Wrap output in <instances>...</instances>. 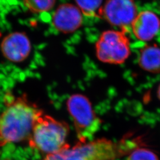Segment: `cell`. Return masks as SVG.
<instances>
[{
	"label": "cell",
	"instance_id": "obj_1",
	"mask_svg": "<svg viewBox=\"0 0 160 160\" xmlns=\"http://www.w3.org/2000/svg\"><path fill=\"white\" fill-rule=\"evenodd\" d=\"M10 97L0 114V147L28 141L36 120L43 112L24 94Z\"/></svg>",
	"mask_w": 160,
	"mask_h": 160
},
{
	"label": "cell",
	"instance_id": "obj_2",
	"mask_svg": "<svg viewBox=\"0 0 160 160\" xmlns=\"http://www.w3.org/2000/svg\"><path fill=\"white\" fill-rule=\"evenodd\" d=\"M136 145L131 141L113 142L105 138L65 147L57 152L46 155L42 160H114L128 155Z\"/></svg>",
	"mask_w": 160,
	"mask_h": 160
},
{
	"label": "cell",
	"instance_id": "obj_3",
	"mask_svg": "<svg viewBox=\"0 0 160 160\" xmlns=\"http://www.w3.org/2000/svg\"><path fill=\"white\" fill-rule=\"evenodd\" d=\"M69 131L67 123L43 112L34 123L29 145L46 155L57 152L68 145L67 139Z\"/></svg>",
	"mask_w": 160,
	"mask_h": 160
},
{
	"label": "cell",
	"instance_id": "obj_4",
	"mask_svg": "<svg viewBox=\"0 0 160 160\" xmlns=\"http://www.w3.org/2000/svg\"><path fill=\"white\" fill-rule=\"evenodd\" d=\"M67 107L80 142L89 141L100 130L102 123L90 100L82 94H74L68 98Z\"/></svg>",
	"mask_w": 160,
	"mask_h": 160
},
{
	"label": "cell",
	"instance_id": "obj_5",
	"mask_svg": "<svg viewBox=\"0 0 160 160\" xmlns=\"http://www.w3.org/2000/svg\"><path fill=\"white\" fill-rule=\"evenodd\" d=\"M125 30H108L100 36L96 44L97 58L104 63L121 64L130 55L129 40Z\"/></svg>",
	"mask_w": 160,
	"mask_h": 160
},
{
	"label": "cell",
	"instance_id": "obj_6",
	"mask_svg": "<svg viewBox=\"0 0 160 160\" xmlns=\"http://www.w3.org/2000/svg\"><path fill=\"white\" fill-rule=\"evenodd\" d=\"M137 15V8L133 0H108L101 11V17L124 30L131 26Z\"/></svg>",
	"mask_w": 160,
	"mask_h": 160
},
{
	"label": "cell",
	"instance_id": "obj_7",
	"mask_svg": "<svg viewBox=\"0 0 160 160\" xmlns=\"http://www.w3.org/2000/svg\"><path fill=\"white\" fill-rule=\"evenodd\" d=\"M1 51L7 60L22 62L26 60L32 51L29 38L22 32H14L7 35L1 43Z\"/></svg>",
	"mask_w": 160,
	"mask_h": 160
},
{
	"label": "cell",
	"instance_id": "obj_8",
	"mask_svg": "<svg viewBox=\"0 0 160 160\" xmlns=\"http://www.w3.org/2000/svg\"><path fill=\"white\" fill-rule=\"evenodd\" d=\"M82 22V12L79 8L71 4L59 6L52 17L54 27L63 33L74 32L80 28Z\"/></svg>",
	"mask_w": 160,
	"mask_h": 160
},
{
	"label": "cell",
	"instance_id": "obj_9",
	"mask_svg": "<svg viewBox=\"0 0 160 160\" xmlns=\"http://www.w3.org/2000/svg\"><path fill=\"white\" fill-rule=\"evenodd\" d=\"M131 26L133 33L138 39L149 41L160 32V18L153 12L143 11L138 14Z\"/></svg>",
	"mask_w": 160,
	"mask_h": 160
},
{
	"label": "cell",
	"instance_id": "obj_10",
	"mask_svg": "<svg viewBox=\"0 0 160 160\" xmlns=\"http://www.w3.org/2000/svg\"><path fill=\"white\" fill-rule=\"evenodd\" d=\"M138 63L143 70L153 74L160 72V48L156 45L147 46L140 52Z\"/></svg>",
	"mask_w": 160,
	"mask_h": 160
},
{
	"label": "cell",
	"instance_id": "obj_11",
	"mask_svg": "<svg viewBox=\"0 0 160 160\" xmlns=\"http://www.w3.org/2000/svg\"><path fill=\"white\" fill-rule=\"evenodd\" d=\"M80 10L88 17H101L102 0H75Z\"/></svg>",
	"mask_w": 160,
	"mask_h": 160
},
{
	"label": "cell",
	"instance_id": "obj_12",
	"mask_svg": "<svg viewBox=\"0 0 160 160\" xmlns=\"http://www.w3.org/2000/svg\"><path fill=\"white\" fill-rule=\"evenodd\" d=\"M25 6L30 12H47L54 6L56 0H24Z\"/></svg>",
	"mask_w": 160,
	"mask_h": 160
},
{
	"label": "cell",
	"instance_id": "obj_13",
	"mask_svg": "<svg viewBox=\"0 0 160 160\" xmlns=\"http://www.w3.org/2000/svg\"><path fill=\"white\" fill-rule=\"evenodd\" d=\"M126 160H159L157 155L150 149L136 148L128 154Z\"/></svg>",
	"mask_w": 160,
	"mask_h": 160
},
{
	"label": "cell",
	"instance_id": "obj_14",
	"mask_svg": "<svg viewBox=\"0 0 160 160\" xmlns=\"http://www.w3.org/2000/svg\"><path fill=\"white\" fill-rule=\"evenodd\" d=\"M157 95H158V98L160 99V84L159 85L158 90H157Z\"/></svg>",
	"mask_w": 160,
	"mask_h": 160
}]
</instances>
